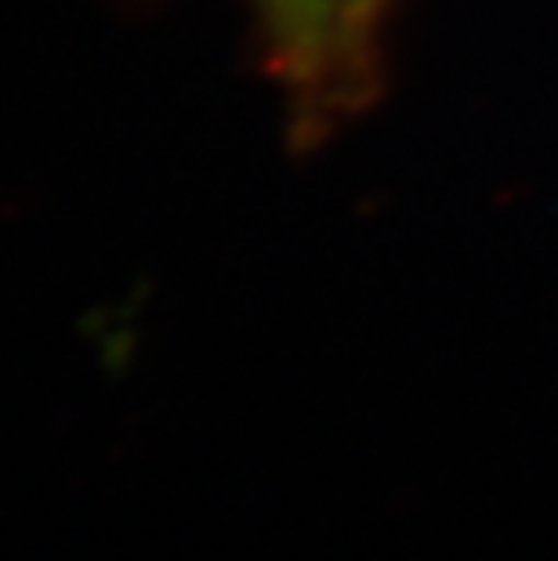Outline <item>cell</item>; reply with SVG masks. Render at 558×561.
<instances>
[{
  "mask_svg": "<svg viewBox=\"0 0 558 561\" xmlns=\"http://www.w3.org/2000/svg\"><path fill=\"white\" fill-rule=\"evenodd\" d=\"M276 41L280 66L298 88H327L366 51L382 0H254Z\"/></svg>",
  "mask_w": 558,
  "mask_h": 561,
  "instance_id": "6da1fadb",
  "label": "cell"
}]
</instances>
